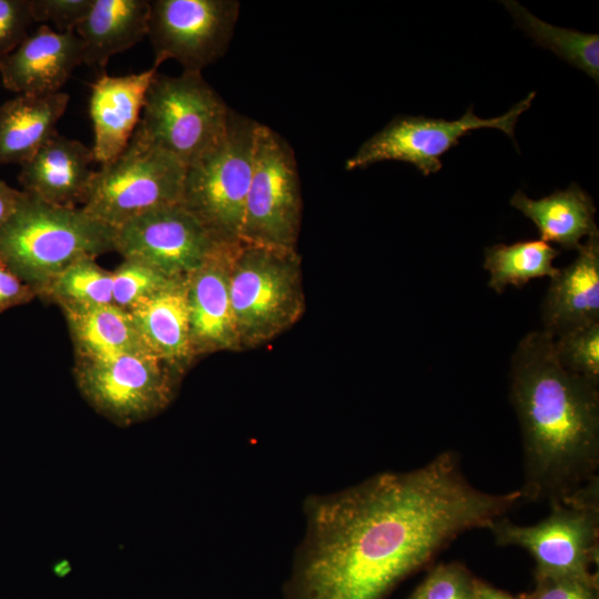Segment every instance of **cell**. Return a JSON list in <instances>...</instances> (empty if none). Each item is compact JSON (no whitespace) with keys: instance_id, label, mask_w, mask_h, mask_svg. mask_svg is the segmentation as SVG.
Listing matches in <instances>:
<instances>
[{"instance_id":"obj_10","label":"cell","mask_w":599,"mask_h":599,"mask_svg":"<svg viewBox=\"0 0 599 599\" xmlns=\"http://www.w3.org/2000/svg\"><path fill=\"white\" fill-rule=\"evenodd\" d=\"M75 384L90 406L125 427L148 420L173 400L182 375L151 354L75 358Z\"/></svg>"},{"instance_id":"obj_25","label":"cell","mask_w":599,"mask_h":599,"mask_svg":"<svg viewBox=\"0 0 599 599\" xmlns=\"http://www.w3.org/2000/svg\"><path fill=\"white\" fill-rule=\"evenodd\" d=\"M515 23L534 42L555 52L570 65L582 70L599 83V35L551 26L530 13L519 2L501 1Z\"/></svg>"},{"instance_id":"obj_7","label":"cell","mask_w":599,"mask_h":599,"mask_svg":"<svg viewBox=\"0 0 599 599\" xmlns=\"http://www.w3.org/2000/svg\"><path fill=\"white\" fill-rule=\"evenodd\" d=\"M186 166L138 129L123 152L94 171L82 210L119 229L159 207L181 203Z\"/></svg>"},{"instance_id":"obj_8","label":"cell","mask_w":599,"mask_h":599,"mask_svg":"<svg viewBox=\"0 0 599 599\" xmlns=\"http://www.w3.org/2000/svg\"><path fill=\"white\" fill-rule=\"evenodd\" d=\"M549 515L538 524L520 526L506 516L488 529L499 546L527 550L536 561L535 575L592 579L598 561L599 480L561 500H551Z\"/></svg>"},{"instance_id":"obj_9","label":"cell","mask_w":599,"mask_h":599,"mask_svg":"<svg viewBox=\"0 0 599 599\" xmlns=\"http://www.w3.org/2000/svg\"><path fill=\"white\" fill-rule=\"evenodd\" d=\"M302 195L297 162L288 142L258 124L241 242L296 251Z\"/></svg>"},{"instance_id":"obj_14","label":"cell","mask_w":599,"mask_h":599,"mask_svg":"<svg viewBox=\"0 0 599 599\" xmlns=\"http://www.w3.org/2000/svg\"><path fill=\"white\" fill-rule=\"evenodd\" d=\"M238 243L220 245L185 278L194 358L238 351L231 302V271Z\"/></svg>"},{"instance_id":"obj_19","label":"cell","mask_w":599,"mask_h":599,"mask_svg":"<svg viewBox=\"0 0 599 599\" xmlns=\"http://www.w3.org/2000/svg\"><path fill=\"white\" fill-rule=\"evenodd\" d=\"M185 278L173 281L129 309L149 352L181 375L194 359Z\"/></svg>"},{"instance_id":"obj_34","label":"cell","mask_w":599,"mask_h":599,"mask_svg":"<svg viewBox=\"0 0 599 599\" xmlns=\"http://www.w3.org/2000/svg\"><path fill=\"white\" fill-rule=\"evenodd\" d=\"M22 196V190H17L0 180V227L13 214Z\"/></svg>"},{"instance_id":"obj_26","label":"cell","mask_w":599,"mask_h":599,"mask_svg":"<svg viewBox=\"0 0 599 599\" xmlns=\"http://www.w3.org/2000/svg\"><path fill=\"white\" fill-rule=\"evenodd\" d=\"M38 297L57 304L63 313L113 304L111 271L95 258L79 260L49 281Z\"/></svg>"},{"instance_id":"obj_22","label":"cell","mask_w":599,"mask_h":599,"mask_svg":"<svg viewBox=\"0 0 599 599\" xmlns=\"http://www.w3.org/2000/svg\"><path fill=\"white\" fill-rule=\"evenodd\" d=\"M509 203L535 223L540 240L564 250L577 251L585 236L599 235L593 200L576 183L538 200L519 190Z\"/></svg>"},{"instance_id":"obj_2","label":"cell","mask_w":599,"mask_h":599,"mask_svg":"<svg viewBox=\"0 0 599 599\" xmlns=\"http://www.w3.org/2000/svg\"><path fill=\"white\" fill-rule=\"evenodd\" d=\"M598 386L559 364L548 332L518 343L510 399L522 436V499L561 500L598 480Z\"/></svg>"},{"instance_id":"obj_11","label":"cell","mask_w":599,"mask_h":599,"mask_svg":"<svg viewBox=\"0 0 599 599\" xmlns=\"http://www.w3.org/2000/svg\"><path fill=\"white\" fill-rule=\"evenodd\" d=\"M535 95L530 92L507 113L489 119L477 116L473 106L454 121L398 115L366 140L346 161L345 169L353 171L383 161H402L414 165L425 176L437 173L443 167L440 158L470 131L491 128L514 139L518 119L530 108Z\"/></svg>"},{"instance_id":"obj_32","label":"cell","mask_w":599,"mask_h":599,"mask_svg":"<svg viewBox=\"0 0 599 599\" xmlns=\"http://www.w3.org/2000/svg\"><path fill=\"white\" fill-rule=\"evenodd\" d=\"M92 0H30L34 22H52L60 32L75 31Z\"/></svg>"},{"instance_id":"obj_31","label":"cell","mask_w":599,"mask_h":599,"mask_svg":"<svg viewBox=\"0 0 599 599\" xmlns=\"http://www.w3.org/2000/svg\"><path fill=\"white\" fill-rule=\"evenodd\" d=\"M530 599H598V578L535 575Z\"/></svg>"},{"instance_id":"obj_20","label":"cell","mask_w":599,"mask_h":599,"mask_svg":"<svg viewBox=\"0 0 599 599\" xmlns=\"http://www.w3.org/2000/svg\"><path fill=\"white\" fill-rule=\"evenodd\" d=\"M70 97L64 92L17 94L0 104V165H22L57 131Z\"/></svg>"},{"instance_id":"obj_13","label":"cell","mask_w":599,"mask_h":599,"mask_svg":"<svg viewBox=\"0 0 599 599\" xmlns=\"http://www.w3.org/2000/svg\"><path fill=\"white\" fill-rule=\"evenodd\" d=\"M114 243L123 260L149 265L170 278H185L224 244L182 203L124 223L115 230Z\"/></svg>"},{"instance_id":"obj_24","label":"cell","mask_w":599,"mask_h":599,"mask_svg":"<svg viewBox=\"0 0 599 599\" xmlns=\"http://www.w3.org/2000/svg\"><path fill=\"white\" fill-rule=\"evenodd\" d=\"M558 255V248L540 238L486 247L484 267L489 272L488 286L501 294L508 285L521 287L532 278H552L559 270L552 265Z\"/></svg>"},{"instance_id":"obj_15","label":"cell","mask_w":599,"mask_h":599,"mask_svg":"<svg viewBox=\"0 0 599 599\" xmlns=\"http://www.w3.org/2000/svg\"><path fill=\"white\" fill-rule=\"evenodd\" d=\"M81 63L82 41L75 31L60 32L42 24L0 59V79L17 94L57 93Z\"/></svg>"},{"instance_id":"obj_35","label":"cell","mask_w":599,"mask_h":599,"mask_svg":"<svg viewBox=\"0 0 599 599\" xmlns=\"http://www.w3.org/2000/svg\"><path fill=\"white\" fill-rule=\"evenodd\" d=\"M473 599H520L477 580Z\"/></svg>"},{"instance_id":"obj_12","label":"cell","mask_w":599,"mask_h":599,"mask_svg":"<svg viewBox=\"0 0 599 599\" xmlns=\"http://www.w3.org/2000/svg\"><path fill=\"white\" fill-rule=\"evenodd\" d=\"M238 11L235 0L150 1L148 37L154 60L173 59L183 71L202 72L226 52Z\"/></svg>"},{"instance_id":"obj_1","label":"cell","mask_w":599,"mask_h":599,"mask_svg":"<svg viewBox=\"0 0 599 599\" xmlns=\"http://www.w3.org/2000/svg\"><path fill=\"white\" fill-rule=\"evenodd\" d=\"M522 499L474 486L454 451L304 502L306 530L284 599H385L466 531L488 528Z\"/></svg>"},{"instance_id":"obj_21","label":"cell","mask_w":599,"mask_h":599,"mask_svg":"<svg viewBox=\"0 0 599 599\" xmlns=\"http://www.w3.org/2000/svg\"><path fill=\"white\" fill-rule=\"evenodd\" d=\"M150 1L92 0L75 28L82 41L83 63L104 68L110 58L148 37Z\"/></svg>"},{"instance_id":"obj_3","label":"cell","mask_w":599,"mask_h":599,"mask_svg":"<svg viewBox=\"0 0 599 599\" xmlns=\"http://www.w3.org/2000/svg\"><path fill=\"white\" fill-rule=\"evenodd\" d=\"M115 229L26 192L0 227V263L37 293L72 263L115 252Z\"/></svg>"},{"instance_id":"obj_27","label":"cell","mask_w":599,"mask_h":599,"mask_svg":"<svg viewBox=\"0 0 599 599\" xmlns=\"http://www.w3.org/2000/svg\"><path fill=\"white\" fill-rule=\"evenodd\" d=\"M554 351L565 369L599 384V323L554 338Z\"/></svg>"},{"instance_id":"obj_5","label":"cell","mask_w":599,"mask_h":599,"mask_svg":"<svg viewBox=\"0 0 599 599\" xmlns=\"http://www.w3.org/2000/svg\"><path fill=\"white\" fill-rule=\"evenodd\" d=\"M230 112L202 72L156 73L136 129L187 167L222 139Z\"/></svg>"},{"instance_id":"obj_17","label":"cell","mask_w":599,"mask_h":599,"mask_svg":"<svg viewBox=\"0 0 599 599\" xmlns=\"http://www.w3.org/2000/svg\"><path fill=\"white\" fill-rule=\"evenodd\" d=\"M94 161L92 148L57 132L20 165L18 181L23 192L47 203L81 207L94 175L90 169Z\"/></svg>"},{"instance_id":"obj_30","label":"cell","mask_w":599,"mask_h":599,"mask_svg":"<svg viewBox=\"0 0 599 599\" xmlns=\"http://www.w3.org/2000/svg\"><path fill=\"white\" fill-rule=\"evenodd\" d=\"M33 22L30 0H0V59L21 44Z\"/></svg>"},{"instance_id":"obj_16","label":"cell","mask_w":599,"mask_h":599,"mask_svg":"<svg viewBox=\"0 0 599 599\" xmlns=\"http://www.w3.org/2000/svg\"><path fill=\"white\" fill-rule=\"evenodd\" d=\"M162 63L138 73H102L92 84L89 114L93 125L92 151L101 165L112 162L126 148L143 111L149 87Z\"/></svg>"},{"instance_id":"obj_28","label":"cell","mask_w":599,"mask_h":599,"mask_svg":"<svg viewBox=\"0 0 599 599\" xmlns=\"http://www.w3.org/2000/svg\"><path fill=\"white\" fill-rule=\"evenodd\" d=\"M113 304L129 311L134 305L154 295L173 281L149 265L132 260L111 271Z\"/></svg>"},{"instance_id":"obj_18","label":"cell","mask_w":599,"mask_h":599,"mask_svg":"<svg viewBox=\"0 0 599 599\" xmlns=\"http://www.w3.org/2000/svg\"><path fill=\"white\" fill-rule=\"evenodd\" d=\"M577 251L551 278L541 304L542 329L554 338L599 323V235L588 237Z\"/></svg>"},{"instance_id":"obj_4","label":"cell","mask_w":599,"mask_h":599,"mask_svg":"<svg viewBox=\"0 0 599 599\" xmlns=\"http://www.w3.org/2000/svg\"><path fill=\"white\" fill-rule=\"evenodd\" d=\"M231 302L238 351L261 346L292 327L305 308L297 251L240 242Z\"/></svg>"},{"instance_id":"obj_6","label":"cell","mask_w":599,"mask_h":599,"mask_svg":"<svg viewBox=\"0 0 599 599\" xmlns=\"http://www.w3.org/2000/svg\"><path fill=\"white\" fill-rule=\"evenodd\" d=\"M258 122L233 110L226 131L186 167L181 203L221 242H241Z\"/></svg>"},{"instance_id":"obj_23","label":"cell","mask_w":599,"mask_h":599,"mask_svg":"<svg viewBox=\"0 0 599 599\" xmlns=\"http://www.w3.org/2000/svg\"><path fill=\"white\" fill-rule=\"evenodd\" d=\"M63 314L74 345L75 358L151 354L130 312L124 308L106 304Z\"/></svg>"},{"instance_id":"obj_33","label":"cell","mask_w":599,"mask_h":599,"mask_svg":"<svg viewBox=\"0 0 599 599\" xmlns=\"http://www.w3.org/2000/svg\"><path fill=\"white\" fill-rule=\"evenodd\" d=\"M38 297L35 291L0 263V312Z\"/></svg>"},{"instance_id":"obj_36","label":"cell","mask_w":599,"mask_h":599,"mask_svg":"<svg viewBox=\"0 0 599 599\" xmlns=\"http://www.w3.org/2000/svg\"><path fill=\"white\" fill-rule=\"evenodd\" d=\"M409 599H422L419 592L417 591V589L414 591V593L410 596Z\"/></svg>"},{"instance_id":"obj_29","label":"cell","mask_w":599,"mask_h":599,"mask_svg":"<svg viewBox=\"0 0 599 599\" xmlns=\"http://www.w3.org/2000/svg\"><path fill=\"white\" fill-rule=\"evenodd\" d=\"M477 580L459 562L436 566L417 588L422 599H473Z\"/></svg>"}]
</instances>
